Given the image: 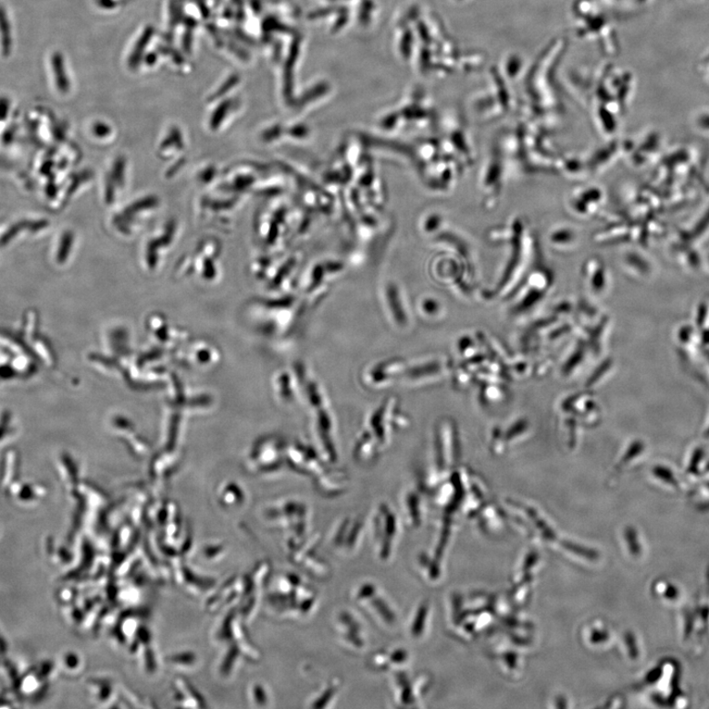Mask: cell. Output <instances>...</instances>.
<instances>
[{"instance_id":"obj_1","label":"cell","mask_w":709,"mask_h":709,"mask_svg":"<svg viewBox=\"0 0 709 709\" xmlns=\"http://www.w3.org/2000/svg\"><path fill=\"white\" fill-rule=\"evenodd\" d=\"M576 31L583 39L600 43L607 53L611 52L609 32H612L607 16V6L601 0H578L572 7Z\"/></svg>"},{"instance_id":"obj_2","label":"cell","mask_w":709,"mask_h":709,"mask_svg":"<svg viewBox=\"0 0 709 709\" xmlns=\"http://www.w3.org/2000/svg\"><path fill=\"white\" fill-rule=\"evenodd\" d=\"M701 124L704 128L709 129V116H704L701 119Z\"/></svg>"}]
</instances>
